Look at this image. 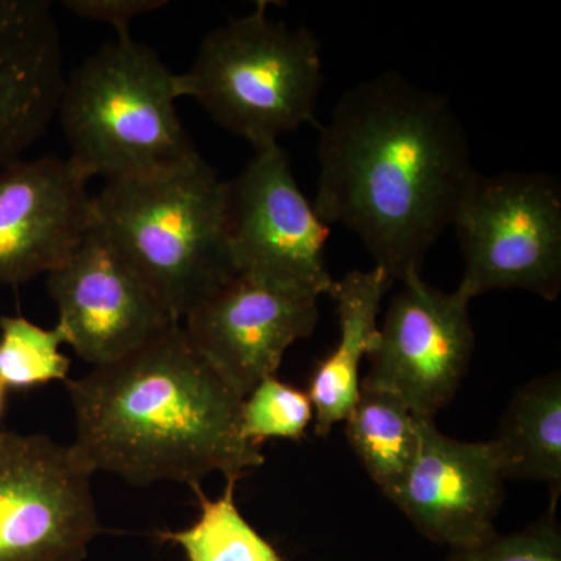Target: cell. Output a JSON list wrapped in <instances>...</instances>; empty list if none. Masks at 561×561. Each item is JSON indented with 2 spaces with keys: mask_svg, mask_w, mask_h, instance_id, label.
<instances>
[{
  "mask_svg": "<svg viewBox=\"0 0 561 561\" xmlns=\"http://www.w3.org/2000/svg\"><path fill=\"white\" fill-rule=\"evenodd\" d=\"M68 345L95 367L122 359L179 324L92 228L79 249L47 273Z\"/></svg>",
  "mask_w": 561,
  "mask_h": 561,
  "instance_id": "8fae6325",
  "label": "cell"
},
{
  "mask_svg": "<svg viewBox=\"0 0 561 561\" xmlns=\"http://www.w3.org/2000/svg\"><path fill=\"white\" fill-rule=\"evenodd\" d=\"M267 10L268 3L260 2L210 32L192 68L179 76L181 98L195 99L254 149L316 124L324 80L316 35L273 21Z\"/></svg>",
  "mask_w": 561,
  "mask_h": 561,
  "instance_id": "5b68a950",
  "label": "cell"
},
{
  "mask_svg": "<svg viewBox=\"0 0 561 561\" xmlns=\"http://www.w3.org/2000/svg\"><path fill=\"white\" fill-rule=\"evenodd\" d=\"M7 405V389L3 383L0 382V420H2L3 412H5Z\"/></svg>",
  "mask_w": 561,
  "mask_h": 561,
  "instance_id": "603a6c76",
  "label": "cell"
},
{
  "mask_svg": "<svg viewBox=\"0 0 561 561\" xmlns=\"http://www.w3.org/2000/svg\"><path fill=\"white\" fill-rule=\"evenodd\" d=\"M312 421L308 391L279 381L276 376L257 383L242 401V434L256 446L268 438L301 440Z\"/></svg>",
  "mask_w": 561,
  "mask_h": 561,
  "instance_id": "ffe728a7",
  "label": "cell"
},
{
  "mask_svg": "<svg viewBox=\"0 0 561 561\" xmlns=\"http://www.w3.org/2000/svg\"><path fill=\"white\" fill-rule=\"evenodd\" d=\"M345 423L351 449L383 496L390 497L419 454L421 419L393 394L360 389Z\"/></svg>",
  "mask_w": 561,
  "mask_h": 561,
  "instance_id": "e0dca14e",
  "label": "cell"
},
{
  "mask_svg": "<svg viewBox=\"0 0 561 561\" xmlns=\"http://www.w3.org/2000/svg\"><path fill=\"white\" fill-rule=\"evenodd\" d=\"M165 3L164 0H68L65 7L76 16L113 25L117 36H128V25L135 18L162 9Z\"/></svg>",
  "mask_w": 561,
  "mask_h": 561,
  "instance_id": "7402d4cb",
  "label": "cell"
},
{
  "mask_svg": "<svg viewBox=\"0 0 561 561\" xmlns=\"http://www.w3.org/2000/svg\"><path fill=\"white\" fill-rule=\"evenodd\" d=\"M368 354L360 389L400 398L413 415L434 420L467 375L476 335L470 302L432 287L421 273L402 280Z\"/></svg>",
  "mask_w": 561,
  "mask_h": 561,
  "instance_id": "9c48e42d",
  "label": "cell"
},
{
  "mask_svg": "<svg viewBox=\"0 0 561 561\" xmlns=\"http://www.w3.org/2000/svg\"><path fill=\"white\" fill-rule=\"evenodd\" d=\"M227 216L238 273L330 294L335 279L324 249L331 227L302 194L279 144L254 149L241 175L227 181Z\"/></svg>",
  "mask_w": 561,
  "mask_h": 561,
  "instance_id": "ba28073f",
  "label": "cell"
},
{
  "mask_svg": "<svg viewBox=\"0 0 561 561\" xmlns=\"http://www.w3.org/2000/svg\"><path fill=\"white\" fill-rule=\"evenodd\" d=\"M419 454L389 500L427 540L451 549L490 540L504 501L500 456L493 442H461L421 419Z\"/></svg>",
  "mask_w": 561,
  "mask_h": 561,
  "instance_id": "7c38bea8",
  "label": "cell"
},
{
  "mask_svg": "<svg viewBox=\"0 0 561 561\" xmlns=\"http://www.w3.org/2000/svg\"><path fill=\"white\" fill-rule=\"evenodd\" d=\"M393 280L381 268L350 272L335 280L330 297L337 305L339 342L313 368L309 400L313 408V432L327 437L348 419L360 397V365L378 337V317L383 295Z\"/></svg>",
  "mask_w": 561,
  "mask_h": 561,
  "instance_id": "9a60e30c",
  "label": "cell"
},
{
  "mask_svg": "<svg viewBox=\"0 0 561 561\" xmlns=\"http://www.w3.org/2000/svg\"><path fill=\"white\" fill-rule=\"evenodd\" d=\"M73 443L94 471L133 485H201L213 472L238 483L264 465L242 434L243 398L175 324L135 353L66 381Z\"/></svg>",
  "mask_w": 561,
  "mask_h": 561,
  "instance_id": "7a4b0ae2",
  "label": "cell"
},
{
  "mask_svg": "<svg viewBox=\"0 0 561 561\" xmlns=\"http://www.w3.org/2000/svg\"><path fill=\"white\" fill-rule=\"evenodd\" d=\"M94 210L111 249L179 323L238 275L227 181L203 158L157 179L108 183Z\"/></svg>",
  "mask_w": 561,
  "mask_h": 561,
  "instance_id": "3957f363",
  "label": "cell"
},
{
  "mask_svg": "<svg viewBox=\"0 0 561 561\" xmlns=\"http://www.w3.org/2000/svg\"><path fill=\"white\" fill-rule=\"evenodd\" d=\"M451 228L463 254L457 291L471 301L522 289L556 301L561 291V187L542 172H476Z\"/></svg>",
  "mask_w": 561,
  "mask_h": 561,
  "instance_id": "8992f818",
  "label": "cell"
},
{
  "mask_svg": "<svg viewBox=\"0 0 561 561\" xmlns=\"http://www.w3.org/2000/svg\"><path fill=\"white\" fill-rule=\"evenodd\" d=\"M317 161L320 219L353 232L393 283L421 273L478 172L449 99L393 70L343 92Z\"/></svg>",
  "mask_w": 561,
  "mask_h": 561,
  "instance_id": "6da1fadb",
  "label": "cell"
},
{
  "mask_svg": "<svg viewBox=\"0 0 561 561\" xmlns=\"http://www.w3.org/2000/svg\"><path fill=\"white\" fill-rule=\"evenodd\" d=\"M88 176L70 160H14L0 168V283L60 267L95 225Z\"/></svg>",
  "mask_w": 561,
  "mask_h": 561,
  "instance_id": "4fadbf2b",
  "label": "cell"
},
{
  "mask_svg": "<svg viewBox=\"0 0 561 561\" xmlns=\"http://www.w3.org/2000/svg\"><path fill=\"white\" fill-rule=\"evenodd\" d=\"M319 298L238 273L184 317L183 330L210 367L245 398L276 376L295 342L316 330Z\"/></svg>",
  "mask_w": 561,
  "mask_h": 561,
  "instance_id": "30bf717a",
  "label": "cell"
},
{
  "mask_svg": "<svg viewBox=\"0 0 561 561\" xmlns=\"http://www.w3.org/2000/svg\"><path fill=\"white\" fill-rule=\"evenodd\" d=\"M179 76L157 54L117 36L66 81L60 105L69 160L108 183L183 171L202 154L181 124Z\"/></svg>",
  "mask_w": 561,
  "mask_h": 561,
  "instance_id": "277c9868",
  "label": "cell"
},
{
  "mask_svg": "<svg viewBox=\"0 0 561 561\" xmlns=\"http://www.w3.org/2000/svg\"><path fill=\"white\" fill-rule=\"evenodd\" d=\"M91 465L46 435L0 432V561H81L101 530Z\"/></svg>",
  "mask_w": 561,
  "mask_h": 561,
  "instance_id": "52a82bcc",
  "label": "cell"
},
{
  "mask_svg": "<svg viewBox=\"0 0 561 561\" xmlns=\"http://www.w3.org/2000/svg\"><path fill=\"white\" fill-rule=\"evenodd\" d=\"M493 442L505 479L548 483L551 505L561 490V376L524 383L513 394Z\"/></svg>",
  "mask_w": 561,
  "mask_h": 561,
  "instance_id": "2e32d148",
  "label": "cell"
},
{
  "mask_svg": "<svg viewBox=\"0 0 561 561\" xmlns=\"http://www.w3.org/2000/svg\"><path fill=\"white\" fill-rule=\"evenodd\" d=\"M236 483H227L224 494L209 500L201 485L192 486L201 502V516L187 529L161 531L173 541L187 561H284L278 551L239 512Z\"/></svg>",
  "mask_w": 561,
  "mask_h": 561,
  "instance_id": "ac0fdd59",
  "label": "cell"
},
{
  "mask_svg": "<svg viewBox=\"0 0 561 561\" xmlns=\"http://www.w3.org/2000/svg\"><path fill=\"white\" fill-rule=\"evenodd\" d=\"M557 505L527 527L508 535H493L471 548L451 549L446 561H561V530Z\"/></svg>",
  "mask_w": 561,
  "mask_h": 561,
  "instance_id": "44dd1931",
  "label": "cell"
},
{
  "mask_svg": "<svg viewBox=\"0 0 561 561\" xmlns=\"http://www.w3.org/2000/svg\"><path fill=\"white\" fill-rule=\"evenodd\" d=\"M65 84L50 3L0 0V168L46 131Z\"/></svg>",
  "mask_w": 561,
  "mask_h": 561,
  "instance_id": "5bb4252c",
  "label": "cell"
},
{
  "mask_svg": "<svg viewBox=\"0 0 561 561\" xmlns=\"http://www.w3.org/2000/svg\"><path fill=\"white\" fill-rule=\"evenodd\" d=\"M62 343L68 339L58 324L44 330L24 317H0V382L28 390L68 381L70 360L60 351Z\"/></svg>",
  "mask_w": 561,
  "mask_h": 561,
  "instance_id": "d6986e66",
  "label": "cell"
}]
</instances>
